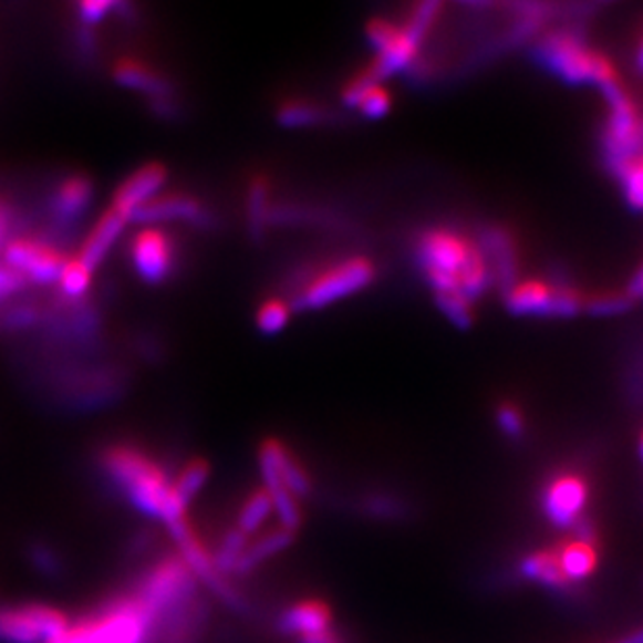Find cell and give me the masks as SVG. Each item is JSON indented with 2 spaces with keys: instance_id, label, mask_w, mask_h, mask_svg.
Instances as JSON below:
<instances>
[{
  "instance_id": "obj_8",
  "label": "cell",
  "mask_w": 643,
  "mask_h": 643,
  "mask_svg": "<svg viewBox=\"0 0 643 643\" xmlns=\"http://www.w3.org/2000/svg\"><path fill=\"white\" fill-rule=\"evenodd\" d=\"M439 11H442V4L434 0L417 4L413 15L404 25H401V32L392 40V44L383 49L382 53H377V56L371 61V65L359 71L356 75L365 80L366 84L375 86V84H382L383 80L392 77L394 73L411 68Z\"/></svg>"
},
{
  "instance_id": "obj_36",
  "label": "cell",
  "mask_w": 643,
  "mask_h": 643,
  "mask_svg": "<svg viewBox=\"0 0 643 643\" xmlns=\"http://www.w3.org/2000/svg\"><path fill=\"white\" fill-rule=\"evenodd\" d=\"M90 283H92V271L87 269L86 265L80 261L77 257L68 259L65 267H63L61 279H59L61 292L65 294V298L68 300H80L82 295H86L87 290H90Z\"/></svg>"
},
{
  "instance_id": "obj_49",
  "label": "cell",
  "mask_w": 643,
  "mask_h": 643,
  "mask_svg": "<svg viewBox=\"0 0 643 643\" xmlns=\"http://www.w3.org/2000/svg\"><path fill=\"white\" fill-rule=\"evenodd\" d=\"M614 643H643V626H640L637 631L629 633L626 637H623V640H619V642Z\"/></svg>"
},
{
  "instance_id": "obj_1",
  "label": "cell",
  "mask_w": 643,
  "mask_h": 643,
  "mask_svg": "<svg viewBox=\"0 0 643 643\" xmlns=\"http://www.w3.org/2000/svg\"><path fill=\"white\" fill-rule=\"evenodd\" d=\"M98 465L129 505L144 517L163 521L172 479L151 454L117 442L101 450Z\"/></svg>"
},
{
  "instance_id": "obj_48",
  "label": "cell",
  "mask_w": 643,
  "mask_h": 643,
  "mask_svg": "<svg viewBox=\"0 0 643 643\" xmlns=\"http://www.w3.org/2000/svg\"><path fill=\"white\" fill-rule=\"evenodd\" d=\"M11 221H13V212L4 203H0V243L4 242V236L11 227Z\"/></svg>"
},
{
  "instance_id": "obj_11",
  "label": "cell",
  "mask_w": 643,
  "mask_h": 643,
  "mask_svg": "<svg viewBox=\"0 0 643 643\" xmlns=\"http://www.w3.org/2000/svg\"><path fill=\"white\" fill-rule=\"evenodd\" d=\"M4 262L11 265L28 281L53 286L59 283L68 259L44 240L15 238L4 248Z\"/></svg>"
},
{
  "instance_id": "obj_21",
  "label": "cell",
  "mask_w": 643,
  "mask_h": 643,
  "mask_svg": "<svg viewBox=\"0 0 643 643\" xmlns=\"http://www.w3.org/2000/svg\"><path fill=\"white\" fill-rule=\"evenodd\" d=\"M113 77H115V82L120 86L142 92L151 101L167 98V96H174L175 94L174 84L163 73H158L153 68H148V65H144L139 61H134V59L120 61L117 68L113 70Z\"/></svg>"
},
{
  "instance_id": "obj_28",
  "label": "cell",
  "mask_w": 643,
  "mask_h": 643,
  "mask_svg": "<svg viewBox=\"0 0 643 643\" xmlns=\"http://www.w3.org/2000/svg\"><path fill=\"white\" fill-rule=\"evenodd\" d=\"M248 229L255 240H261L267 224H271V207H269V182L265 177H255L248 186L246 200Z\"/></svg>"
},
{
  "instance_id": "obj_14",
  "label": "cell",
  "mask_w": 643,
  "mask_h": 643,
  "mask_svg": "<svg viewBox=\"0 0 643 643\" xmlns=\"http://www.w3.org/2000/svg\"><path fill=\"white\" fill-rule=\"evenodd\" d=\"M129 221H138L151 227L157 226L160 221H186L198 227L212 226V217L209 210L205 209V205L190 194L179 191L153 198L151 203L139 207Z\"/></svg>"
},
{
  "instance_id": "obj_47",
  "label": "cell",
  "mask_w": 643,
  "mask_h": 643,
  "mask_svg": "<svg viewBox=\"0 0 643 643\" xmlns=\"http://www.w3.org/2000/svg\"><path fill=\"white\" fill-rule=\"evenodd\" d=\"M298 643H342V640L330 629V631H323V633H317V635L300 637Z\"/></svg>"
},
{
  "instance_id": "obj_20",
  "label": "cell",
  "mask_w": 643,
  "mask_h": 643,
  "mask_svg": "<svg viewBox=\"0 0 643 643\" xmlns=\"http://www.w3.org/2000/svg\"><path fill=\"white\" fill-rule=\"evenodd\" d=\"M278 629L283 635L309 637L331 629V612L323 602L307 600L283 610L279 616Z\"/></svg>"
},
{
  "instance_id": "obj_45",
  "label": "cell",
  "mask_w": 643,
  "mask_h": 643,
  "mask_svg": "<svg viewBox=\"0 0 643 643\" xmlns=\"http://www.w3.org/2000/svg\"><path fill=\"white\" fill-rule=\"evenodd\" d=\"M151 108L157 117H177L179 115V106L175 103L174 96L151 101Z\"/></svg>"
},
{
  "instance_id": "obj_39",
  "label": "cell",
  "mask_w": 643,
  "mask_h": 643,
  "mask_svg": "<svg viewBox=\"0 0 643 643\" xmlns=\"http://www.w3.org/2000/svg\"><path fill=\"white\" fill-rule=\"evenodd\" d=\"M621 182H623V190H625L626 200L631 207L635 209H643V163L637 158L635 163H631L625 167L621 174Z\"/></svg>"
},
{
  "instance_id": "obj_15",
  "label": "cell",
  "mask_w": 643,
  "mask_h": 643,
  "mask_svg": "<svg viewBox=\"0 0 643 643\" xmlns=\"http://www.w3.org/2000/svg\"><path fill=\"white\" fill-rule=\"evenodd\" d=\"M167 182V167L160 163H146L134 174L129 175L113 196L111 209L122 212L123 217L129 221L132 215L157 198L158 191Z\"/></svg>"
},
{
  "instance_id": "obj_25",
  "label": "cell",
  "mask_w": 643,
  "mask_h": 643,
  "mask_svg": "<svg viewBox=\"0 0 643 643\" xmlns=\"http://www.w3.org/2000/svg\"><path fill=\"white\" fill-rule=\"evenodd\" d=\"M558 554V562H560V569L564 577L571 581V583H579V581H585L593 571H595V564H598V552L593 546H588V543H579V541H571L567 543Z\"/></svg>"
},
{
  "instance_id": "obj_17",
  "label": "cell",
  "mask_w": 643,
  "mask_h": 643,
  "mask_svg": "<svg viewBox=\"0 0 643 643\" xmlns=\"http://www.w3.org/2000/svg\"><path fill=\"white\" fill-rule=\"evenodd\" d=\"M479 248L489 262L491 279H498L505 292L510 290L517 283V246L512 234L505 227H487Z\"/></svg>"
},
{
  "instance_id": "obj_26",
  "label": "cell",
  "mask_w": 643,
  "mask_h": 643,
  "mask_svg": "<svg viewBox=\"0 0 643 643\" xmlns=\"http://www.w3.org/2000/svg\"><path fill=\"white\" fill-rule=\"evenodd\" d=\"M489 283H491L489 262H487L486 255L481 252L479 243H475L473 250H470L469 259H467L465 267L460 269V276H458L460 292L467 295L469 300H475V298L486 294Z\"/></svg>"
},
{
  "instance_id": "obj_7",
  "label": "cell",
  "mask_w": 643,
  "mask_h": 643,
  "mask_svg": "<svg viewBox=\"0 0 643 643\" xmlns=\"http://www.w3.org/2000/svg\"><path fill=\"white\" fill-rule=\"evenodd\" d=\"M165 527L177 546V554L186 560L191 573L198 579V583L212 591L229 609L236 610V612H248V604H246L242 593L229 583L226 574L217 571L212 550H210L209 543L203 539V536L198 533L190 517L177 519Z\"/></svg>"
},
{
  "instance_id": "obj_34",
  "label": "cell",
  "mask_w": 643,
  "mask_h": 643,
  "mask_svg": "<svg viewBox=\"0 0 643 643\" xmlns=\"http://www.w3.org/2000/svg\"><path fill=\"white\" fill-rule=\"evenodd\" d=\"M635 298L629 292H598V294L585 295L583 300V311L593 317H614L623 314L633 307Z\"/></svg>"
},
{
  "instance_id": "obj_27",
  "label": "cell",
  "mask_w": 643,
  "mask_h": 643,
  "mask_svg": "<svg viewBox=\"0 0 643 643\" xmlns=\"http://www.w3.org/2000/svg\"><path fill=\"white\" fill-rule=\"evenodd\" d=\"M273 515V502L267 494V489H255L240 506L238 519H236V529L242 531L243 536L252 539L255 533L261 531L262 525Z\"/></svg>"
},
{
  "instance_id": "obj_13",
  "label": "cell",
  "mask_w": 643,
  "mask_h": 643,
  "mask_svg": "<svg viewBox=\"0 0 643 643\" xmlns=\"http://www.w3.org/2000/svg\"><path fill=\"white\" fill-rule=\"evenodd\" d=\"M175 252L172 238L157 227H146L132 242V265L146 283L158 286L174 269Z\"/></svg>"
},
{
  "instance_id": "obj_3",
  "label": "cell",
  "mask_w": 643,
  "mask_h": 643,
  "mask_svg": "<svg viewBox=\"0 0 643 643\" xmlns=\"http://www.w3.org/2000/svg\"><path fill=\"white\" fill-rule=\"evenodd\" d=\"M539 61L567 84L609 86L619 73L606 54L590 49L579 35L569 32L546 35L538 46Z\"/></svg>"
},
{
  "instance_id": "obj_52",
  "label": "cell",
  "mask_w": 643,
  "mask_h": 643,
  "mask_svg": "<svg viewBox=\"0 0 643 643\" xmlns=\"http://www.w3.org/2000/svg\"><path fill=\"white\" fill-rule=\"evenodd\" d=\"M642 298H643V295H642Z\"/></svg>"
},
{
  "instance_id": "obj_31",
  "label": "cell",
  "mask_w": 643,
  "mask_h": 643,
  "mask_svg": "<svg viewBox=\"0 0 643 643\" xmlns=\"http://www.w3.org/2000/svg\"><path fill=\"white\" fill-rule=\"evenodd\" d=\"M250 538L243 536L242 531H238L236 527H231L227 533H224L221 541L217 543V548L212 550V558H215V567L221 574H234L238 560L242 558L243 550L248 546Z\"/></svg>"
},
{
  "instance_id": "obj_50",
  "label": "cell",
  "mask_w": 643,
  "mask_h": 643,
  "mask_svg": "<svg viewBox=\"0 0 643 643\" xmlns=\"http://www.w3.org/2000/svg\"><path fill=\"white\" fill-rule=\"evenodd\" d=\"M635 65H637V70L642 71L643 73V35L642 40H640V44H637V53H635Z\"/></svg>"
},
{
  "instance_id": "obj_40",
  "label": "cell",
  "mask_w": 643,
  "mask_h": 643,
  "mask_svg": "<svg viewBox=\"0 0 643 643\" xmlns=\"http://www.w3.org/2000/svg\"><path fill=\"white\" fill-rule=\"evenodd\" d=\"M401 32V25L390 19L377 18L366 23V40L375 49V53H382L392 44V40Z\"/></svg>"
},
{
  "instance_id": "obj_16",
  "label": "cell",
  "mask_w": 643,
  "mask_h": 643,
  "mask_svg": "<svg viewBox=\"0 0 643 643\" xmlns=\"http://www.w3.org/2000/svg\"><path fill=\"white\" fill-rule=\"evenodd\" d=\"M209 477L210 465L205 458H191L182 467L179 475L172 481L169 498H167V506H165V517H163L165 525L188 517L191 500L200 494L203 487L207 486Z\"/></svg>"
},
{
  "instance_id": "obj_5",
  "label": "cell",
  "mask_w": 643,
  "mask_h": 643,
  "mask_svg": "<svg viewBox=\"0 0 643 643\" xmlns=\"http://www.w3.org/2000/svg\"><path fill=\"white\" fill-rule=\"evenodd\" d=\"M473 246L475 242H470L467 236L448 229V227L427 229L418 238V261H421V267L427 276L434 294L460 292L458 276L469 259Z\"/></svg>"
},
{
  "instance_id": "obj_6",
  "label": "cell",
  "mask_w": 643,
  "mask_h": 643,
  "mask_svg": "<svg viewBox=\"0 0 643 643\" xmlns=\"http://www.w3.org/2000/svg\"><path fill=\"white\" fill-rule=\"evenodd\" d=\"M602 94L610 108L609 123L604 129V155L610 167L619 175L631 163L642 158L643 122L621 80L602 87Z\"/></svg>"
},
{
  "instance_id": "obj_46",
  "label": "cell",
  "mask_w": 643,
  "mask_h": 643,
  "mask_svg": "<svg viewBox=\"0 0 643 643\" xmlns=\"http://www.w3.org/2000/svg\"><path fill=\"white\" fill-rule=\"evenodd\" d=\"M626 292L633 295L635 300L637 298H642L643 295V262L640 265V269L633 273V278L629 281V286H626Z\"/></svg>"
},
{
  "instance_id": "obj_32",
  "label": "cell",
  "mask_w": 643,
  "mask_h": 643,
  "mask_svg": "<svg viewBox=\"0 0 643 643\" xmlns=\"http://www.w3.org/2000/svg\"><path fill=\"white\" fill-rule=\"evenodd\" d=\"M328 120V113L307 101H288L278 108V122L283 127H311Z\"/></svg>"
},
{
  "instance_id": "obj_22",
  "label": "cell",
  "mask_w": 643,
  "mask_h": 643,
  "mask_svg": "<svg viewBox=\"0 0 643 643\" xmlns=\"http://www.w3.org/2000/svg\"><path fill=\"white\" fill-rule=\"evenodd\" d=\"M294 539L295 533L283 529V527L273 529V531L265 533L261 538L250 539L248 546H246V550H243L242 558L236 564L234 574L246 577V574L257 571L262 562H267V560H271V558L281 554L283 550H288L294 543Z\"/></svg>"
},
{
  "instance_id": "obj_44",
  "label": "cell",
  "mask_w": 643,
  "mask_h": 643,
  "mask_svg": "<svg viewBox=\"0 0 643 643\" xmlns=\"http://www.w3.org/2000/svg\"><path fill=\"white\" fill-rule=\"evenodd\" d=\"M571 531H573L574 541H579V543L593 546V541L598 538V533H595V522L591 521L588 515H581V517L574 521Z\"/></svg>"
},
{
  "instance_id": "obj_10",
  "label": "cell",
  "mask_w": 643,
  "mask_h": 643,
  "mask_svg": "<svg viewBox=\"0 0 643 643\" xmlns=\"http://www.w3.org/2000/svg\"><path fill=\"white\" fill-rule=\"evenodd\" d=\"M70 623L65 610L42 602L0 606V643H46Z\"/></svg>"
},
{
  "instance_id": "obj_38",
  "label": "cell",
  "mask_w": 643,
  "mask_h": 643,
  "mask_svg": "<svg viewBox=\"0 0 643 643\" xmlns=\"http://www.w3.org/2000/svg\"><path fill=\"white\" fill-rule=\"evenodd\" d=\"M496 423L500 427V432L508 437V439H521L525 435V429H527V423H525V417H522L521 408L512 402H502L498 408H496Z\"/></svg>"
},
{
  "instance_id": "obj_51",
  "label": "cell",
  "mask_w": 643,
  "mask_h": 643,
  "mask_svg": "<svg viewBox=\"0 0 643 643\" xmlns=\"http://www.w3.org/2000/svg\"><path fill=\"white\" fill-rule=\"evenodd\" d=\"M637 453H640V458H642L643 463V429L642 434H640V442H637Z\"/></svg>"
},
{
  "instance_id": "obj_9",
  "label": "cell",
  "mask_w": 643,
  "mask_h": 643,
  "mask_svg": "<svg viewBox=\"0 0 643 643\" xmlns=\"http://www.w3.org/2000/svg\"><path fill=\"white\" fill-rule=\"evenodd\" d=\"M583 300L573 286L543 279H522L506 290V309L519 317H574L583 311Z\"/></svg>"
},
{
  "instance_id": "obj_42",
  "label": "cell",
  "mask_w": 643,
  "mask_h": 643,
  "mask_svg": "<svg viewBox=\"0 0 643 643\" xmlns=\"http://www.w3.org/2000/svg\"><path fill=\"white\" fill-rule=\"evenodd\" d=\"M75 11H77V19H80L82 25L94 28L96 23H101L106 18V13L115 11V2H111V0H86V2H80L75 7Z\"/></svg>"
},
{
  "instance_id": "obj_37",
  "label": "cell",
  "mask_w": 643,
  "mask_h": 643,
  "mask_svg": "<svg viewBox=\"0 0 643 643\" xmlns=\"http://www.w3.org/2000/svg\"><path fill=\"white\" fill-rule=\"evenodd\" d=\"M354 106L369 120H380L392 111V94L382 84H377L369 87Z\"/></svg>"
},
{
  "instance_id": "obj_35",
  "label": "cell",
  "mask_w": 643,
  "mask_h": 643,
  "mask_svg": "<svg viewBox=\"0 0 643 643\" xmlns=\"http://www.w3.org/2000/svg\"><path fill=\"white\" fill-rule=\"evenodd\" d=\"M290 317H292V304H288L281 298H269L257 311V328L265 335H276L279 331L286 330Z\"/></svg>"
},
{
  "instance_id": "obj_43",
  "label": "cell",
  "mask_w": 643,
  "mask_h": 643,
  "mask_svg": "<svg viewBox=\"0 0 643 643\" xmlns=\"http://www.w3.org/2000/svg\"><path fill=\"white\" fill-rule=\"evenodd\" d=\"M28 279L23 278L19 271H15L11 265L0 262V302L11 300L13 295L23 292L28 288Z\"/></svg>"
},
{
  "instance_id": "obj_30",
  "label": "cell",
  "mask_w": 643,
  "mask_h": 643,
  "mask_svg": "<svg viewBox=\"0 0 643 643\" xmlns=\"http://www.w3.org/2000/svg\"><path fill=\"white\" fill-rule=\"evenodd\" d=\"M28 560H30L35 573H40L46 579H61L63 571H65L63 554L54 548L53 543H49L44 539H35L28 546Z\"/></svg>"
},
{
  "instance_id": "obj_23",
  "label": "cell",
  "mask_w": 643,
  "mask_h": 643,
  "mask_svg": "<svg viewBox=\"0 0 643 643\" xmlns=\"http://www.w3.org/2000/svg\"><path fill=\"white\" fill-rule=\"evenodd\" d=\"M262 446L267 448V453L271 456L276 470H278L279 479L283 481V486L288 487V491L294 498H309L313 491V484L309 473L302 469V465L295 460L294 454L290 453L279 439H265Z\"/></svg>"
},
{
  "instance_id": "obj_33",
  "label": "cell",
  "mask_w": 643,
  "mask_h": 643,
  "mask_svg": "<svg viewBox=\"0 0 643 643\" xmlns=\"http://www.w3.org/2000/svg\"><path fill=\"white\" fill-rule=\"evenodd\" d=\"M435 304L442 314L460 330H467L475 321V309L473 300H469L463 292H446V294H434Z\"/></svg>"
},
{
  "instance_id": "obj_29",
  "label": "cell",
  "mask_w": 643,
  "mask_h": 643,
  "mask_svg": "<svg viewBox=\"0 0 643 643\" xmlns=\"http://www.w3.org/2000/svg\"><path fill=\"white\" fill-rule=\"evenodd\" d=\"M361 508L366 517L377 521H404L411 517V506L406 505L398 496L392 494H369L363 498Z\"/></svg>"
},
{
  "instance_id": "obj_4",
  "label": "cell",
  "mask_w": 643,
  "mask_h": 643,
  "mask_svg": "<svg viewBox=\"0 0 643 643\" xmlns=\"http://www.w3.org/2000/svg\"><path fill=\"white\" fill-rule=\"evenodd\" d=\"M377 276L375 262L366 257H349L342 261L333 262L319 271L298 294L294 295L292 309L300 311H313L325 309L338 300H344L349 295L356 294L369 288Z\"/></svg>"
},
{
  "instance_id": "obj_2",
  "label": "cell",
  "mask_w": 643,
  "mask_h": 643,
  "mask_svg": "<svg viewBox=\"0 0 643 643\" xmlns=\"http://www.w3.org/2000/svg\"><path fill=\"white\" fill-rule=\"evenodd\" d=\"M198 579L194 577L186 560L177 552H167L157 558L138 579L134 595L148 612L153 629L175 610L188 606L198 600Z\"/></svg>"
},
{
  "instance_id": "obj_24",
  "label": "cell",
  "mask_w": 643,
  "mask_h": 643,
  "mask_svg": "<svg viewBox=\"0 0 643 643\" xmlns=\"http://www.w3.org/2000/svg\"><path fill=\"white\" fill-rule=\"evenodd\" d=\"M519 573L522 579L539 583L552 591H569L573 585L562 573L557 552H536V554L522 558Z\"/></svg>"
},
{
  "instance_id": "obj_18",
  "label": "cell",
  "mask_w": 643,
  "mask_h": 643,
  "mask_svg": "<svg viewBox=\"0 0 643 643\" xmlns=\"http://www.w3.org/2000/svg\"><path fill=\"white\" fill-rule=\"evenodd\" d=\"M94 184L82 174L68 175L51 196V215L59 226H71L92 205Z\"/></svg>"
},
{
  "instance_id": "obj_12",
  "label": "cell",
  "mask_w": 643,
  "mask_h": 643,
  "mask_svg": "<svg viewBox=\"0 0 643 643\" xmlns=\"http://www.w3.org/2000/svg\"><path fill=\"white\" fill-rule=\"evenodd\" d=\"M590 498V487L581 475L564 473L554 477L541 494L546 519L558 529H571L583 515Z\"/></svg>"
},
{
  "instance_id": "obj_19",
  "label": "cell",
  "mask_w": 643,
  "mask_h": 643,
  "mask_svg": "<svg viewBox=\"0 0 643 643\" xmlns=\"http://www.w3.org/2000/svg\"><path fill=\"white\" fill-rule=\"evenodd\" d=\"M127 224L129 221L123 217L122 212L115 209L106 210L105 215L98 219L96 227L92 229V234L87 236L86 242L82 243L77 259L94 273L101 267V262L105 261L113 243L120 240Z\"/></svg>"
},
{
  "instance_id": "obj_41",
  "label": "cell",
  "mask_w": 643,
  "mask_h": 643,
  "mask_svg": "<svg viewBox=\"0 0 643 643\" xmlns=\"http://www.w3.org/2000/svg\"><path fill=\"white\" fill-rule=\"evenodd\" d=\"M40 319V311L34 304H18L2 314V328L4 330H28L35 325Z\"/></svg>"
}]
</instances>
